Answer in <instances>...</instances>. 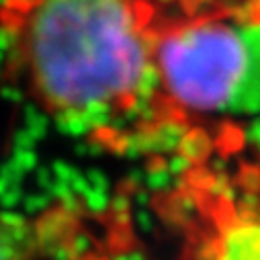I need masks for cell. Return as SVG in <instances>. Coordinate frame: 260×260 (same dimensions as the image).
<instances>
[{"mask_svg":"<svg viewBox=\"0 0 260 260\" xmlns=\"http://www.w3.org/2000/svg\"><path fill=\"white\" fill-rule=\"evenodd\" d=\"M156 70L170 113L260 115V19L194 15L158 25Z\"/></svg>","mask_w":260,"mask_h":260,"instance_id":"cell-2","label":"cell"},{"mask_svg":"<svg viewBox=\"0 0 260 260\" xmlns=\"http://www.w3.org/2000/svg\"><path fill=\"white\" fill-rule=\"evenodd\" d=\"M148 0H0L5 74L57 127L127 146L170 113L156 70Z\"/></svg>","mask_w":260,"mask_h":260,"instance_id":"cell-1","label":"cell"},{"mask_svg":"<svg viewBox=\"0 0 260 260\" xmlns=\"http://www.w3.org/2000/svg\"><path fill=\"white\" fill-rule=\"evenodd\" d=\"M180 260H260V205L225 194L199 201Z\"/></svg>","mask_w":260,"mask_h":260,"instance_id":"cell-4","label":"cell"},{"mask_svg":"<svg viewBox=\"0 0 260 260\" xmlns=\"http://www.w3.org/2000/svg\"><path fill=\"white\" fill-rule=\"evenodd\" d=\"M129 244V230L105 211L57 203L21 213L0 203V260H119Z\"/></svg>","mask_w":260,"mask_h":260,"instance_id":"cell-3","label":"cell"}]
</instances>
